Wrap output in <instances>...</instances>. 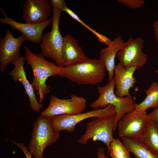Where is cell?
<instances>
[{
  "label": "cell",
  "mask_w": 158,
  "mask_h": 158,
  "mask_svg": "<svg viewBox=\"0 0 158 158\" xmlns=\"http://www.w3.org/2000/svg\"><path fill=\"white\" fill-rule=\"evenodd\" d=\"M24 49L26 61L30 66L33 74L31 84L39 96V102L41 103L45 95L50 91V86L46 84L47 79L56 75L61 77L63 67L47 60L41 53L35 54L26 46Z\"/></svg>",
  "instance_id": "cell-1"
},
{
  "label": "cell",
  "mask_w": 158,
  "mask_h": 158,
  "mask_svg": "<svg viewBox=\"0 0 158 158\" xmlns=\"http://www.w3.org/2000/svg\"><path fill=\"white\" fill-rule=\"evenodd\" d=\"M105 70L99 59L87 57L74 65L63 67L61 77L80 85H95L104 80Z\"/></svg>",
  "instance_id": "cell-2"
},
{
  "label": "cell",
  "mask_w": 158,
  "mask_h": 158,
  "mask_svg": "<svg viewBox=\"0 0 158 158\" xmlns=\"http://www.w3.org/2000/svg\"><path fill=\"white\" fill-rule=\"evenodd\" d=\"M115 87L114 79L103 86H97L99 94L98 98L90 105L93 109L99 107L103 108L109 104L114 105L116 114L114 122V130L117 127L118 121L127 113L135 109L136 104L133 97L130 95L120 97L114 92Z\"/></svg>",
  "instance_id": "cell-3"
},
{
  "label": "cell",
  "mask_w": 158,
  "mask_h": 158,
  "mask_svg": "<svg viewBox=\"0 0 158 158\" xmlns=\"http://www.w3.org/2000/svg\"><path fill=\"white\" fill-rule=\"evenodd\" d=\"M59 132L51 126L50 119L40 115L34 122L28 149L35 158H43L44 151L59 137Z\"/></svg>",
  "instance_id": "cell-4"
},
{
  "label": "cell",
  "mask_w": 158,
  "mask_h": 158,
  "mask_svg": "<svg viewBox=\"0 0 158 158\" xmlns=\"http://www.w3.org/2000/svg\"><path fill=\"white\" fill-rule=\"evenodd\" d=\"M52 28L51 31L43 35L40 44L41 53L44 56L51 59L59 66L64 67L61 57V51L63 37L59 29V23L61 12L52 8Z\"/></svg>",
  "instance_id": "cell-5"
},
{
  "label": "cell",
  "mask_w": 158,
  "mask_h": 158,
  "mask_svg": "<svg viewBox=\"0 0 158 158\" xmlns=\"http://www.w3.org/2000/svg\"><path fill=\"white\" fill-rule=\"evenodd\" d=\"M116 115L109 117L93 118L87 122L84 133L78 140L79 143L86 145L89 140L101 141L106 146L108 152L111 142L114 139L113 131Z\"/></svg>",
  "instance_id": "cell-6"
},
{
  "label": "cell",
  "mask_w": 158,
  "mask_h": 158,
  "mask_svg": "<svg viewBox=\"0 0 158 158\" xmlns=\"http://www.w3.org/2000/svg\"><path fill=\"white\" fill-rule=\"evenodd\" d=\"M116 114L115 107L110 104L103 108L96 109L74 115H58L50 118V120L51 126L58 132L65 130L72 133L74 131L75 126L83 120L93 117H107L115 115Z\"/></svg>",
  "instance_id": "cell-7"
},
{
  "label": "cell",
  "mask_w": 158,
  "mask_h": 158,
  "mask_svg": "<svg viewBox=\"0 0 158 158\" xmlns=\"http://www.w3.org/2000/svg\"><path fill=\"white\" fill-rule=\"evenodd\" d=\"M149 120L147 110L135 109L127 113L118 122V136L139 139L146 131Z\"/></svg>",
  "instance_id": "cell-8"
},
{
  "label": "cell",
  "mask_w": 158,
  "mask_h": 158,
  "mask_svg": "<svg viewBox=\"0 0 158 158\" xmlns=\"http://www.w3.org/2000/svg\"><path fill=\"white\" fill-rule=\"evenodd\" d=\"M86 106V99L82 97L72 95L69 99H62L51 95L48 106L40 115L50 119L59 115L76 114L82 113Z\"/></svg>",
  "instance_id": "cell-9"
},
{
  "label": "cell",
  "mask_w": 158,
  "mask_h": 158,
  "mask_svg": "<svg viewBox=\"0 0 158 158\" xmlns=\"http://www.w3.org/2000/svg\"><path fill=\"white\" fill-rule=\"evenodd\" d=\"M144 43V39L140 37L129 38L117 53L119 63L126 68L138 69L144 66L148 59V55L142 51Z\"/></svg>",
  "instance_id": "cell-10"
},
{
  "label": "cell",
  "mask_w": 158,
  "mask_h": 158,
  "mask_svg": "<svg viewBox=\"0 0 158 158\" xmlns=\"http://www.w3.org/2000/svg\"><path fill=\"white\" fill-rule=\"evenodd\" d=\"M27 38L22 35L15 38L8 29L5 37L0 39V68L1 72L15 59L20 56L22 44Z\"/></svg>",
  "instance_id": "cell-11"
},
{
  "label": "cell",
  "mask_w": 158,
  "mask_h": 158,
  "mask_svg": "<svg viewBox=\"0 0 158 158\" xmlns=\"http://www.w3.org/2000/svg\"><path fill=\"white\" fill-rule=\"evenodd\" d=\"M0 9L5 17L4 18H0L1 23L8 25L13 29L20 31L28 40L35 44L39 43L41 42L43 31L52 21V18H51L45 21L37 24L19 23L11 17H8L1 8Z\"/></svg>",
  "instance_id": "cell-12"
},
{
  "label": "cell",
  "mask_w": 158,
  "mask_h": 158,
  "mask_svg": "<svg viewBox=\"0 0 158 158\" xmlns=\"http://www.w3.org/2000/svg\"><path fill=\"white\" fill-rule=\"evenodd\" d=\"M52 7L47 0H27L23 7V17L25 23L37 24L49 19Z\"/></svg>",
  "instance_id": "cell-13"
},
{
  "label": "cell",
  "mask_w": 158,
  "mask_h": 158,
  "mask_svg": "<svg viewBox=\"0 0 158 158\" xmlns=\"http://www.w3.org/2000/svg\"><path fill=\"white\" fill-rule=\"evenodd\" d=\"M25 61V57L23 56H20L14 60L11 63L14 65V68L9 74L14 81H19L22 84L28 96L31 109L33 111L39 112L43 105L38 102L34 90L26 77L24 68Z\"/></svg>",
  "instance_id": "cell-14"
},
{
  "label": "cell",
  "mask_w": 158,
  "mask_h": 158,
  "mask_svg": "<svg viewBox=\"0 0 158 158\" xmlns=\"http://www.w3.org/2000/svg\"><path fill=\"white\" fill-rule=\"evenodd\" d=\"M138 69L135 67L125 68L119 63L114 68V78L116 87V95L121 97L130 96L129 90L134 87L135 79L133 77L135 71Z\"/></svg>",
  "instance_id": "cell-15"
},
{
  "label": "cell",
  "mask_w": 158,
  "mask_h": 158,
  "mask_svg": "<svg viewBox=\"0 0 158 158\" xmlns=\"http://www.w3.org/2000/svg\"><path fill=\"white\" fill-rule=\"evenodd\" d=\"M61 57L64 67L74 65L87 57L77 40L70 35L63 37Z\"/></svg>",
  "instance_id": "cell-16"
},
{
  "label": "cell",
  "mask_w": 158,
  "mask_h": 158,
  "mask_svg": "<svg viewBox=\"0 0 158 158\" xmlns=\"http://www.w3.org/2000/svg\"><path fill=\"white\" fill-rule=\"evenodd\" d=\"M125 42L119 35L112 40L111 45L100 49L99 53V59L105 67L108 73V80L109 82L114 79V68L116 66L115 58L118 52L123 47Z\"/></svg>",
  "instance_id": "cell-17"
},
{
  "label": "cell",
  "mask_w": 158,
  "mask_h": 158,
  "mask_svg": "<svg viewBox=\"0 0 158 158\" xmlns=\"http://www.w3.org/2000/svg\"><path fill=\"white\" fill-rule=\"evenodd\" d=\"M122 142L135 158H158V154L152 150L139 139L121 138Z\"/></svg>",
  "instance_id": "cell-18"
},
{
  "label": "cell",
  "mask_w": 158,
  "mask_h": 158,
  "mask_svg": "<svg viewBox=\"0 0 158 158\" xmlns=\"http://www.w3.org/2000/svg\"><path fill=\"white\" fill-rule=\"evenodd\" d=\"M139 139L148 147L158 154V123L149 119L146 131Z\"/></svg>",
  "instance_id": "cell-19"
},
{
  "label": "cell",
  "mask_w": 158,
  "mask_h": 158,
  "mask_svg": "<svg viewBox=\"0 0 158 158\" xmlns=\"http://www.w3.org/2000/svg\"><path fill=\"white\" fill-rule=\"evenodd\" d=\"M146 97L144 100L139 104H135V108L147 110L152 108L154 109L158 107V83L154 81L149 88L145 91Z\"/></svg>",
  "instance_id": "cell-20"
},
{
  "label": "cell",
  "mask_w": 158,
  "mask_h": 158,
  "mask_svg": "<svg viewBox=\"0 0 158 158\" xmlns=\"http://www.w3.org/2000/svg\"><path fill=\"white\" fill-rule=\"evenodd\" d=\"M108 152L111 158H130L129 152L117 138H114L111 142Z\"/></svg>",
  "instance_id": "cell-21"
},
{
  "label": "cell",
  "mask_w": 158,
  "mask_h": 158,
  "mask_svg": "<svg viewBox=\"0 0 158 158\" xmlns=\"http://www.w3.org/2000/svg\"><path fill=\"white\" fill-rule=\"evenodd\" d=\"M63 11L66 12L72 18L81 24L85 28L93 33L96 36L99 42L105 44L107 46L111 44L112 40H111L106 35L99 33L88 26L80 19L77 14L67 6L65 8Z\"/></svg>",
  "instance_id": "cell-22"
},
{
  "label": "cell",
  "mask_w": 158,
  "mask_h": 158,
  "mask_svg": "<svg viewBox=\"0 0 158 158\" xmlns=\"http://www.w3.org/2000/svg\"><path fill=\"white\" fill-rule=\"evenodd\" d=\"M118 1L131 9L140 8L144 4V0H118Z\"/></svg>",
  "instance_id": "cell-23"
},
{
  "label": "cell",
  "mask_w": 158,
  "mask_h": 158,
  "mask_svg": "<svg viewBox=\"0 0 158 158\" xmlns=\"http://www.w3.org/2000/svg\"><path fill=\"white\" fill-rule=\"evenodd\" d=\"M49 2L52 8H55L61 12L63 11L67 7L66 3L63 0H51Z\"/></svg>",
  "instance_id": "cell-24"
},
{
  "label": "cell",
  "mask_w": 158,
  "mask_h": 158,
  "mask_svg": "<svg viewBox=\"0 0 158 158\" xmlns=\"http://www.w3.org/2000/svg\"><path fill=\"white\" fill-rule=\"evenodd\" d=\"M11 141L16 144L18 147L20 148L25 155L27 158H32V154L29 151L27 147L25 146L23 143H16L13 140Z\"/></svg>",
  "instance_id": "cell-25"
},
{
  "label": "cell",
  "mask_w": 158,
  "mask_h": 158,
  "mask_svg": "<svg viewBox=\"0 0 158 158\" xmlns=\"http://www.w3.org/2000/svg\"><path fill=\"white\" fill-rule=\"evenodd\" d=\"M148 117L149 119L158 123V107L148 114Z\"/></svg>",
  "instance_id": "cell-26"
},
{
  "label": "cell",
  "mask_w": 158,
  "mask_h": 158,
  "mask_svg": "<svg viewBox=\"0 0 158 158\" xmlns=\"http://www.w3.org/2000/svg\"><path fill=\"white\" fill-rule=\"evenodd\" d=\"M154 37L158 44V20L154 21L153 24Z\"/></svg>",
  "instance_id": "cell-27"
},
{
  "label": "cell",
  "mask_w": 158,
  "mask_h": 158,
  "mask_svg": "<svg viewBox=\"0 0 158 158\" xmlns=\"http://www.w3.org/2000/svg\"><path fill=\"white\" fill-rule=\"evenodd\" d=\"M97 158H108L107 156L105 155L104 150L103 147H99L97 153Z\"/></svg>",
  "instance_id": "cell-28"
},
{
  "label": "cell",
  "mask_w": 158,
  "mask_h": 158,
  "mask_svg": "<svg viewBox=\"0 0 158 158\" xmlns=\"http://www.w3.org/2000/svg\"><path fill=\"white\" fill-rule=\"evenodd\" d=\"M155 71L156 73H158V70L156 71Z\"/></svg>",
  "instance_id": "cell-29"
}]
</instances>
